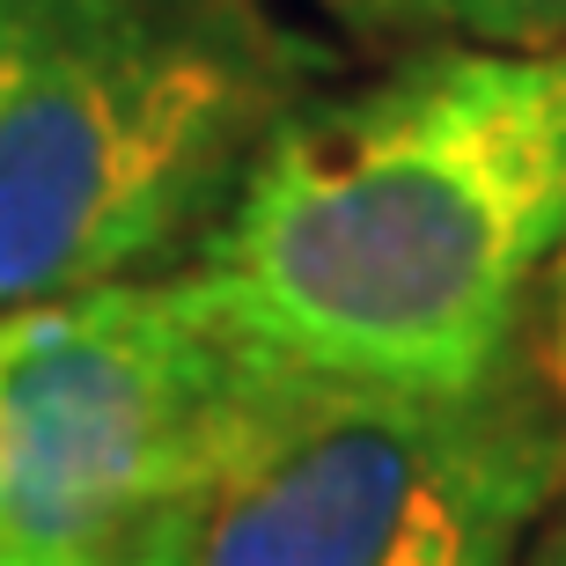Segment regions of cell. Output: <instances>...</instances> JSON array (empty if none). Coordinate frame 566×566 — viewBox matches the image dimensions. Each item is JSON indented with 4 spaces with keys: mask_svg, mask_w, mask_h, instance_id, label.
Segmentation results:
<instances>
[{
    "mask_svg": "<svg viewBox=\"0 0 566 566\" xmlns=\"http://www.w3.org/2000/svg\"><path fill=\"white\" fill-rule=\"evenodd\" d=\"M545 566H566V537H559V545H552V552H545Z\"/></svg>",
    "mask_w": 566,
    "mask_h": 566,
    "instance_id": "cell-7",
    "label": "cell"
},
{
    "mask_svg": "<svg viewBox=\"0 0 566 566\" xmlns=\"http://www.w3.org/2000/svg\"><path fill=\"white\" fill-rule=\"evenodd\" d=\"M552 390L566 398V243H559V287H552Z\"/></svg>",
    "mask_w": 566,
    "mask_h": 566,
    "instance_id": "cell-6",
    "label": "cell"
},
{
    "mask_svg": "<svg viewBox=\"0 0 566 566\" xmlns=\"http://www.w3.org/2000/svg\"><path fill=\"white\" fill-rule=\"evenodd\" d=\"M332 74L287 0H0V310L185 273Z\"/></svg>",
    "mask_w": 566,
    "mask_h": 566,
    "instance_id": "cell-2",
    "label": "cell"
},
{
    "mask_svg": "<svg viewBox=\"0 0 566 566\" xmlns=\"http://www.w3.org/2000/svg\"><path fill=\"white\" fill-rule=\"evenodd\" d=\"M566 493V398L523 354L457 390L280 368L126 566H515Z\"/></svg>",
    "mask_w": 566,
    "mask_h": 566,
    "instance_id": "cell-3",
    "label": "cell"
},
{
    "mask_svg": "<svg viewBox=\"0 0 566 566\" xmlns=\"http://www.w3.org/2000/svg\"><path fill=\"white\" fill-rule=\"evenodd\" d=\"M376 52H434V44H485V52H552L566 44V0H294Z\"/></svg>",
    "mask_w": 566,
    "mask_h": 566,
    "instance_id": "cell-5",
    "label": "cell"
},
{
    "mask_svg": "<svg viewBox=\"0 0 566 566\" xmlns=\"http://www.w3.org/2000/svg\"><path fill=\"white\" fill-rule=\"evenodd\" d=\"M280 368L191 265L0 310V566H126Z\"/></svg>",
    "mask_w": 566,
    "mask_h": 566,
    "instance_id": "cell-4",
    "label": "cell"
},
{
    "mask_svg": "<svg viewBox=\"0 0 566 566\" xmlns=\"http://www.w3.org/2000/svg\"><path fill=\"white\" fill-rule=\"evenodd\" d=\"M566 243V44L398 52L265 140L191 273L294 368L457 390Z\"/></svg>",
    "mask_w": 566,
    "mask_h": 566,
    "instance_id": "cell-1",
    "label": "cell"
}]
</instances>
